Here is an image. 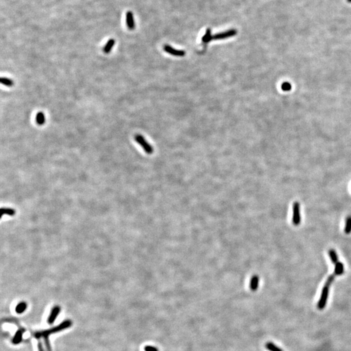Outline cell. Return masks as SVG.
I'll return each mask as SVG.
<instances>
[{"label":"cell","mask_w":351,"mask_h":351,"mask_svg":"<svg viewBox=\"0 0 351 351\" xmlns=\"http://www.w3.org/2000/svg\"><path fill=\"white\" fill-rule=\"evenodd\" d=\"M71 325H72V322L70 320H66V321H64V322H63L62 323H60V324L59 325H58L57 326H55L54 328H50V329H49V330H44L42 332H35L33 336H34V337L36 339H38L42 337L44 339V344H45L46 349L47 351H52L51 346H50V343H49V336L50 335V334L55 333H57V332L62 331V330L66 329V328H69Z\"/></svg>","instance_id":"1"},{"label":"cell","mask_w":351,"mask_h":351,"mask_svg":"<svg viewBox=\"0 0 351 351\" xmlns=\"http://www.w3.org/2000/svg\"><path fill=\"white\" fill-rule=\"evenodd\" d=\"M334 278H335V275H332L328 277L324 287H323L322 289L321 297L319 300L318 304H317V306H318V308L319 310H322L325 307L327 302V299L328 297V294H329L330 286L331 285V283H332V282H333Z\"/></svg>","instance_id":"2"},{"label":"cell","mask_w":351,"mask_h":351,"mask_svg":"<svg viewBox=\"0 0 351 351\" xmlns=\"http://www.w3.org/2000/svg\"><path fill=\"white\" fill-rule=\"evenodd\" d=\"M135 140L137 141V142L139 144V145H141L142 146V148L144 150V152L146 154H152L154 152V148L152 146L150 145V144L148 142V141L146 140L145 138H144L142 135L139 134L136 135L135 136Z\"/></svg>","instance_id":"3"},{"label":"cell","mask_w":351,"mask_h":351,"mask_svg":"<svg viewBox=\"0 0 351 351\" xmlns=\"http://www.w3.org/2000/svg\"><path fill=\"white\" fill-rule=\"evenodd\" d=\"M301 218L300 213V204L297 202H294L293 205V223L297 226L300 223Z\"/></svg>","instance_id":"4"},{"label":"cell","mask_w":351,"mask_h":351,"mask_svg":"<svg viewBox=\"0 0 351 351\" xmlns=\"http://www.w3.org/2000/svg\"><path fill=\"white\" fill-rule=\"evenodd\" d=\"M237 34V31L236 29H230L228 31L216 33L213 36V40H222L227 38H230L233 36H236Z\"/></svg>","instance_id":"5"},{"label":"cell","mask_w":351,"mask_h":351,"mask_svg":"<svg viewBox=\"0 0 351 351\" xmlns=\"http://www.w3.org/2000/svg\"><path fill=\"white\" fill-rule=\"evenodd\" d=\"M163 49L165 52L168 53L172 55H174V56L183 57L185 56V52L183 51V50L176 49L169 45H165L163 47Z\"/></svg>","instance_id":"6"},{"label":"cell","mask_w":351,"mask_h":351,"mask_svg":"<svg viewBox=\"0 0 351 351\" xmlns=\"http://www.w3.org/2000/svg\"><path fill=\"white\" fill-rule=\"evenodd\" d=\"M126 24L130 30H133L135 29V24L131 11H127L126 13Z\"/></svg>","instance_id":"7"},{"label":"cell","mask_w":351,"mask_h":351,"mask_svg":"<svg viewBox=\"0 0 351 351\" xmlns=\"http://www.w3.org/2000/svg\"><path fill=\"white\" fill-rule=\"evenodd\" d=\"M60 311V308L57 306H55V307L52 309L48 319V322L49 324H53L55 319H56L57 317L59 315Z\"/></svg>","instance_id":"8"},{"label":"cell","mask_w":351,"mask_h":351,"mask_svg":"<svg viewBox=\"0 0 351 351\" xmlns=\"http://www.w3.org/2000/svg\"><path fill=\"white\" fill-rule=\"evenodd\" d=\"M259 278L258 275H254L250 281V289L252 291H257L259 286Z\"/></svg>","instance_id":"9"},{"label":"cell","mask_w":351,"mask_h":351,"mask_svg":"<svg viewBox=\"0 0 351 351\" xmlns=\"http://www.w3.org/2000/svg\"><path fill=\"white\" fill-rule=\"evenodd\" d=\"M115 40L113 38H111L107 42L106 44H105V46L103 48V52L105 53H109L111 51V49L113 48V46H115Z\"/></svg>","instance_id":"10"},{"label":"cell","mask_w":351,"mask_h":351,"mask_svg":"<svg viewBox=\"0 0 351 351\" xmlns=\"http://www.w3.org/2000/svg\"><path fill=\"white\" fill-rule=\"evenodd\" d=\"M24 332V330H21V329L18 330L17 332H16L15 335L13 337V343L14 344L17 345V344H19L21 341Z\"/></svg>","instance_id":"11"},{"label":"cell","mask_w":351,"mask_h":351,"mask_svg":"<svg viewBox=\"0 0 351 351\" xmlns=\"http://www.w3.org/2000/svg\"><path fill=\"white\" fill-rule=\"evenodd\" d=\"M344 272V265L342 262L338 261L335 264V269H334V275H341Z\"/></svg>","instance_id":"12"},{"label":"cell","mask_w":351,"mask_h":351,"mask_svg":"<svg viewBox=\"0 0 351 351\" xmlns=\"http://www.w3.org/2000/svg\"><path fill=\"white\" fill-rule=\"evenodd\" d=\"M36 122L38 125H44V123H45V121H46V118H45V115L44 114L40 111V112H38L37 115H36Z\"/></svg>","instance_id":"13"},{"label":"cell","mask_w":351,"mask_h":351,"mask_svg":"<svg viewBox=\"0 0 351 351\" xmlns=\"http://www.w3.org/2000/svg\"><path fill=\"white\" fill-rule=\"evenodd\" d=\"M328 254H329L330 258L331 261L333 264H336L339 261L338 256H337V254L335 250H333V249L329 250V251H328Z\"/></svg>","instance_id":"14"},{"label":"cell","mask_w":351,"mask_h":351,"mask_svg":"<svg viewBox=\"0 0 351 351\" xmlns=\"http://www.w3.org/2000/svg\"><path fill=\"white\" fill-rule=\"evenodd\" d=\"M212 40H213V36H212V35H211V29H208L205 31V35L202 38V41L204 43H208Z\"/></svg>","instance_id":"15"},{"label":"cell","mask_w":351,"mask_h":351,"mask_svg":"<svg viewBox=\"0 0 351 351\" xmlns=\"http://www.w3.org/2000/svg\"><path fill=\"white\" fill-rule=\"evenodd\" d=\"M2 214H1V216H3L4 215H7L9 216H13L16 214V211L13 209V208H2Z\"/></svg>","instance_id":"16"},{"label":"cell","mask_w":351,"mask_h":351,"mask_svg":"<svg viewBox=\"0 0 351 351\" xmlns=\"http://www.w3.org/2000/svg\"><path fill=\"white\" fill-rule=\"evenodd\" d=\"M27 303L25 302H20L16 307V311L17 314H22L27 309Z\"/></svg>","instance_id":"17"},{"label":"cell","mask_w":351,"mask_h":351,"mask_svg":"<svg viewBox=\"0 0 351 351\" xmlns=\"http://www.w3.org/2000/svg\"><path fill=\"white\" fill-rule=\"evenodd\" d=\"M1 83L3 85H5L7 87H11L14 85V81L13 80L10 79V78L8 77H2L1 78Z\"/></svg>","instance_id":"18"},{"label":"cell","mask_w":351,"mask_h":351,"mask_svg":"<svg viewBox=\"0 0 351 351\" xmlns=\"http://www.w3.org/2000/svg\"><path fill=\"white\" fill-rule=\"evenodd\" d=\"M265 347L269 351H283V350L279 347H278L276 345L273 343L268 342L265 344Z\"/></svg>","instance_id":"19"},{"label":"cell","mask_w":351,"mask_h":351,"mask_svg":"<svg viewBox=\"0 0 351 351\" xmlns=\"http://www.w3.org/2000/svg\"><path fill=\"white\" fill-rule=\"evenodd\" d=\"M344 230L347 234H349L351 232V216H349L346 219Z\"/></svg>","instance_id":"20"},{"label":"cell","mask_w":351,"mask_h":351,"mask_svg":"<svg viewBox=\"0 0 351 351\" xmlns=\"http://www.w3.org/2000/svg\"><path fill=\"white\" fill-rule=\"evenodd\" d=\"M281 88H282V91L288 92V91L291 90L292 86H291L290 83H289V82H284V83H283L282 84Z\"/></svg>","instance_id":"21"},{"label":"cell","mask_w":351,"mask_h":351,"mask_svg":"<svg viewBox=\"0 0 351 351\" xmlns=\"http://www.w3.org/2000/svg\"><path fill=\"white\" fill-rule=\"evenodd\" d=\"M144 350L145 351H159V350L157 347L151 346V345H147V346H146L145 347H144Z\"/></svg>","instance_id":"22"},{"label":"cell","mask_w":351,"mask_h":351,"mask_svg":"<svg viewBox=\"0 0 351 351\" xmlns=\"http://www.w3.org/2000/svg\"><path fill=\"white\" fill-rule=\"evenodd\" d=\"M38 350H39V351H44V350L43 346H42V342H41V341H38Z\"/></svg>","instance_id":"23"},{"label":"cell","mask_w":351,"mask_h":351,"mask_svg":"<svg viewBox=\"0 0 351 351\" xmlns=\"http://www.w3.org/2000/svg\"><path fill=\"white\" fill-rule=\"evenodd\" d=\"M347 2H348L349 3H351V0H347Z\"/></svg>","instance_id":"24"}]
</instances>
